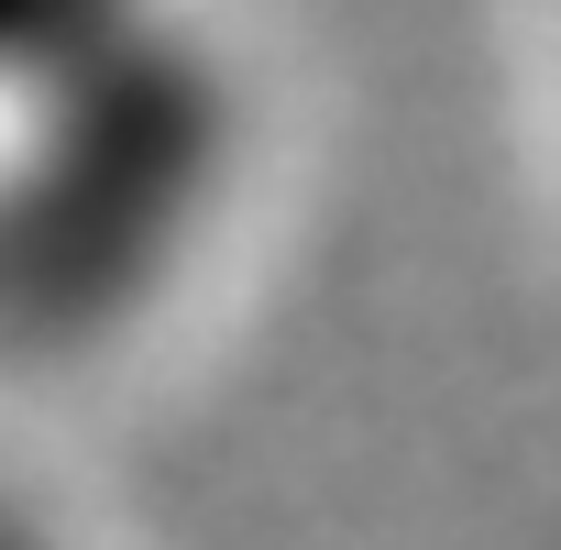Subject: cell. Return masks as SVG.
<instances>
[{
    "label": "cell",
    "instance_id": "obj_2",
    "mask_svg": "<svg viewBox=\"0 0 561 550\" xmlns=\"http://www.w3.org/2000/svg\"><path fill=\"white\" fill-rule=\"evenodd\" d=\"M45 34H56V12H45V23H0V100L23 89V67L45 56Z\"/></svg>",
    "mask_w": 561,
    "mask_h": 550
},
{
    "label": "cell",
    "instance_id": "obj_3",
    "mask_svg": "<svg viewBox=\"0 0 561 550\" xmlns=\"http://www.w3.org/2000/svg\"><path fill=\"white\" fill-rule=\"evenodd\" d=\"M0 550H56V539H45V528H34V517L12 506V495H0Z\"/></svg>",
    "mask_w": 561,
    "mask_h": 550
},
{
    "label": "cell",
    "instance_id": "obj_1",
    "mask_svg": "<svg viewBox=\"0 0 561 550\" xmlns=\"http://www.w3.org/2000/svg\"><path fill=\"white\" fill-rule=\"evenodd\" d=\"M242 176V78L144 12H56L0 100V353L122 342L209 242Z\"/></svg>",
    "mask_w": 561,
    "mask_h": 550
}]
</instances>
